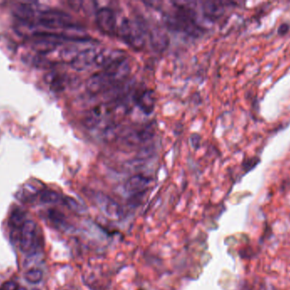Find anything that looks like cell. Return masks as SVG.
<instances>
[{
    "mask_svg": "<svg viewBox=\"0 0 290 290\" xmlns=\"http://www.w3.org/2000/svg\"><path fill=\"white\" fill-rule=\"evenodd\" d=\"M193 2H173L171 11L164 14L165 23L173 31L197 37L203 32Z\"/></svg>",
    "mask_w": 290,
    "mask_h": 290,
    "instance_id": "obj_1",
    "label": "cell"
},
{
    "mask_svg": "<svg viewBox=\"0 0 290 290\" xmlns=\"http://www.w3.org/2000/svg\"><path fill=\"white\" fill-rule=\"evenodd\" d=\"M43 277L44 273L40 269H30L25 273V278L30 283H40Z\"/></svg>",
    "mask_w": 290,
    "mask_h": 290,
    "instance_id": "obj_16",
    "label": "cell"
},
{
    "mask_svg": "<svg viewBox=\"0 0 290 290\" xmlns=\"http://www.w3.org/2000/svg\"><path fill=\"white\" fill-rule=\"evenodd\" d=\"M145 29L148 37L151 39V45L154 49L162 51L165 48H167L169 44V38L164 31L159 28H149L147 24H145Z\"/></svg>",
    "mask_w": 290,
    "mask_h": 290,
    "instance_id": "obj_11",
    "label": "cell"
},
{
    "mask_svg": "<svg viewBox=\"0 0 290 290\" xmlns=\"http://www.w3.org/2000/svg\"><path fill=\"white\" fill-rule=\"evenodd\" d=\"M290 30V26L289 23H286V22H284L283 24H281L279 26V28H278V30H277V33L280 35V36H283V35H286Z\"/></svg>",
    "mask_w": 290,
    "mask_h": 290,
    "instance_id": "obj_21",
    "label": "cell"
},
{
    "mask_svg": "<svg viewBox=\"0 0 290 290\" xmlns=\"http://www.w3.org/2000/svg\"><path fill=\"white\" fill-rule=\"evenodd\" d=\"M133 101L143 113L151 114L155 106V95L152 90L137 91L133 96Z\"/></svg>",
    "mask_w": 290,
    "mask_h": 290,
    "instance_id": "obj_8",
    "label": "cell"
},
{
    "mask_svg": "<svg viewBox=\"0 0 290 290\" xmlns=\"http://www.w3.org/2000/svg\"><path fill=\"white\" fill-rule=\"evenodd\" d=\"M39 194V199L45 204H55L61 199V195L53 190L42 191Z\"/></svg>",
    "mask_w": 290,
    "mask_h": 290,
    "instance_id": "obj_15",
    "label": "cell"
},
{
    "mask_svg": "<svg viewBox=\"0 0 290 290\" xmlns=\"http://www.w3.org/2000/svg\"><path fill=\"white\" fill-rule=\"evenodd\" d=\"M45 80L47 83H49L53 90L56 92H60L65 90V85L67 83V78L64 76L63 74L57 73V72H50L45 76Z\"/></svg>",
    "mask_w": 290,
    "mask_h": 290,
    "instance_id": "obj_13",
    "label": "cell"
},
{
    "mask_svg": "<svg viewBox=\"0 0 290 290\" xmlns=\"http://www.w3.org/2000/svg\"><path fill=\"white\" fill-rule=\"evenodd\" d=\"M229 4L227 2H203L201 3L202 13L208 21H217L225 13L227 4Z\"/></svg>",
    "mask_w": 290,
    "mask_h": 290,
    "instance_id": "obj_10",
    "label": "cell"
},
{
    "mask_svg": "<svg viewBox=\"0 0 290 290\" xmlns=\"http://www.w3.org/2000/svg\"><path fill=\"white\" fill-rule=\"evenodd\" d=\"M116 35L125 44L135 50H142L146 45L147 32L145 22L138 19L124 17L118 24Z\"/></svg>",
    "mask_w": 290,
    "mask_h": 290,
    "instance_id": "obj_2",
    "label": "cell"
},
{
    "mask_svg": "<svg viewBox=\"0 0 290 290\" xmlns=\"http://www.w3.org/2000/svg\"><path fill=\"white\" fill-rule=\"evenodd\" d=\"M152 182L151 177L143 175H135L126 180L124 188L127 193L136 194L143 193L147 189Z\"/></svg>",
    "mask_w": 290,
    "mask_h": 290,
    "instance_id": "obj_9",
    "label": "cell"
},
{
    "mask_svg": "<svg viewBox=\"0 0 290 290\" xmlns=\"http://www.w3.org/2000/svg\"><path fill=\"white\" fill-rule=\"evenodd\" d=\"M99 49L95 48H88L78 52L75 58L72 60L70 65L73 69L77 72H82L94 66L95 57Z\"/></svg>",
    "mask_w": 290,
    "mask_h": 290,
    "instance_id": "obj_7",
    "label": "cell"
},
{
    "mask_svg": "<svg viewBox=\"0 0 290 290\" xmlns=\"http://www.w3.org/2000/svg\"><path fill=\"white\" fill-rule=\"evenodd\" d=\"M95 21L97 27L102 33L115 36L118 28V22L115 11L108 7L99 8L96 11Z\"/></svg>",
    "mask_w": 290,
    "mask_h": 290,
    "instance_id": "obj_4",
    "label": "cell"
},
{
    "mask_svg": "<svg viewBox=\"0 0 290 290\" xmlns=\"http://www.w3.org/2000/svg\"><path fill=\"white\" fill-rule=\"evenodd\" d=\"M48 218L50 221L57 226H65V216L57 209H49L48 210Z\"/></svg>",
    "mask_w": 290,
    "mask_h": 290,
    "instance_id": "obj_17",
    "label": "cell"
},
{
    "mask_svg": "<svg viewBox=\"0 0 290 290\" xmlns=\"http://www.w3.org/2000/svg\"><path fill=\"white\" fill-rule=\"evenodd\" d=\"M37 224L33 221H27L20 231V247L25 253H31L37 243Z\"/></svg>",
    "mask_w": 290,
    "mask_h": 290,
    "instance_id": "obj_6",
    "label": "cell"
},
{
    "mask_svg": "<svg viewBox=\"0 0 290 290\" xmlns=\"http://www.w3.org/2000/svg\"><path fill=\"white\" fill-rule=\"evenodd\" d=\"M117 108L118 102L116 101L98 104L86 113L83 118V125L87 128H96L103 120H105L106 117L114 113Z\"/></svg>",
    "mask_w": 290,
    "mask_h": 290,
    "instance_id": "obj_3",
    "label": "cell"
},
{
    "mask_svg": "<svg viewBox=\"0 0 290 290\" xmlns=\"http://www.w3.org/2000/svg\"><path fill=\"white\" fill-rule=\"evenodd\" d=\"M17 283L14 281H9L4 283L2 287L0 288V290H16L18 289Z\"/></svg>",
    "mask_w": 290,
    "mask_h": 290,
    "instance_id": "obj_20",
    "label": "cell"
},
{
    "mask_svg": "<svg viewBox=\"0 0 290 290\" xmlns=\"http://www.w3.org/2000/svg\"><path fill=\"white\" fill-rule=\"evenodd\" d=\"M97 201L99 207L102 209L105 214L111 219H118L122 214V208L118 203L106 195H98Z\"/></svg>",
    "mask_w": 290,
    "mask_h": 290,
    "instance_id": "obj_12",
    "label": "cell"
},
{
    "mask_svg": "<svg viewBox=\"0 0 290 290\" xmlns=\"http://www.w3.org/2000/svg\"><path fill=\"white\" fill-rule=\"evenodd\" d=\"M63 201L65 203V205L71 209L72 210L75 211V212H78L80 210V206L79 204L76 202L72 197H65L63 198Z\"/></svg>",
    "mask_w": 290,
    "mask_h": 290,
    "instance_id": "obj_19",
    "label": "cell"
},
{
    "mask_svg": "<svg viewBox=\"0 0 290 290\" xmlns=\"http://www.w3.org/2000/svg\"><path fill=\"white\" fill-rule=\"evenodd\" d=\"M260 162V159L258 157H253L249 159H245L243 162V166L244 169H245L246 171H250L251 169H254L259 162Z\"/></svg>",
    "mask_w": 290,
    "mask_h": 290,
    "instance_id": "obj_18",
    "label": "cell"
},
{
    "mask_svg": "<svg viewBox=\"0 0 290 290\" xmlns=\"http://www.w3.org/2000/svg\"><path fill=\"white\" fill-rule=\"evenodd\" d=\"M16 290H28L24 287H18V289Z\"/></svg>",
    "mask_w": 290,
    "mask_h": 290,
    "instance_id": "obj_22",
    "label": "cell"
},
{
    "mask_svg": "<svg viewBox=\"0 0 290 290\" xmlns=\"http://www.w3.org/2000/svg\"><path fill=\"white\" fill-rule=\"evenodd\" d=\"M26 221L27 220H26V213L24 211L21 210L20 209H15L12 211L10 217V224L11 225V226L21 230Z\"/></svg>",
    "mask_w": 290,
    "mask_h": 290,
    "instance_id": "obj_14",
    "label": "cell"
},
{
    "mask_svg": "<svg viewBox=\"0 0 290 290\" xmlns=\"http://www.w3.org/2000/svg\"><path fill=\"white\" fill-rule=\"evenodd\" d=\"M154 128L153 125H145L139 129H132L122 134V140L124 144L129 146H136L151 141L154 137Z\"/></svg>",
    "mask_w": 290,
    "mask_h": 290,
    "instance_id": "obj_5",
    "label": "cell"
}]
</instances>
